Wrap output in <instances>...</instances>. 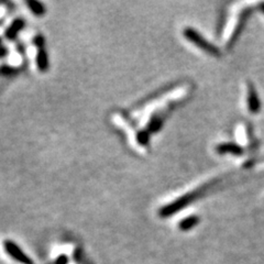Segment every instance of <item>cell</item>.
<instances>
[{"label": "cell", "instance_id": "1", "mask_svg": "<svg viewBox=\"0 0 264 264\" xmlns=\"http://www.w3.org/2000/svg\"><path fill=\"white\" fill-rule=\"evenodd\" d=\"M201 195H202V189H197V190H195V192H190L188 194L183 195V196L177 198L176 201L172 202L171 204L162 207L159 211L160 217L166 218V217H171V216H173L174 214H177L179 211L185 208V207H187L190 203H193L195 200H197Z\"/></svg>", "mask_w": 264, "mask_h": 264}, {"label": "cell", "instance_id": "2", "mask_svg": "<svg viewBox=\"0 0 264 264\" xmlns=\"http://www.w3.org/2000/svg\"><path fill=\"white\" fill-rule=\"evenodd\" d=\"M184 37L187 39L189 42H192L194 45L200 47L201 50L205 51L207 54L211 56H215V58H219L222 53H220L219 49L213 43H210L206 40V39L202 36L200 32H197L196 30L193 28H185L183 31Z\"/></svg>", "mask_w": 264, "mask_h": 264}, {"label": "cell", "instance_id": "3", "mask_svg": "<svg viewBox=\"0 0 264 264\" xmlns=\"http://www.w3.org/2000/svg\"><path fill=\"white\" fill-rule=\"evenodd\" d=\"M45 40L41 34H39L36 38H34V45L37 46L38 49V54H37V66L39 71L44 73L49 68V58H47V53L45 50Z\"/></svg>", "mask_w": 264, "mask_h": 264}, {"label": "cell", "instance_id": "4", "mask_svg": "<svg viewBox=\"0 0 264 264\" xmlns=\"http://www.w3.org/2000/svg\"><path fill=\"white\" fill-rule=\"evenodd\" d=\"M3 248H5L6 252L10 255V257L18 261L21 264H33L32 260L30 259L27 254H25L22 250H21L15 242L10 240H6L3 242Z\"/></svg>", "mask_w": 264, "mask_h": 264}, {"label": "cell", "instance_id": "5", "mask_svg": "<svg viewBox=\"0 0 264 264\" xmlns=\"http://www.w3.org/2000/svg\"><path fill=\"white\" fill-rule=\"evenodd\" d=\"M248 109L253 115H257L261 110V101L259 98L257 89L252 85H250L248 89Z\"/></svg>", "mask_w": 264, "mask_h": 264}, {"label": "cell", "instance_id": "6", "mask_svg": "<svg viewBox=\"0 0 264 264\" xmlns=\"http://www.w3.org/2000/svg\"><path fill=\"white\" fill-rule=\"evenodd\" d=\"M216 152L218 154H232V155H238V157H240V155L244 154V150L242 148L241 145L233 143V142H226V143H220L219 145H217V148H216Z\"/></svg>", "mask_w": 264, "mask_h": 264}, {"label": "cell", "instance_id": "7", "mask_svg": "<svg viewBox=\"0 0 264 264\" xmlns=\"http://www.w3.org/2000/svg\"><path fill=\"white\" fill-rule=\"evenodd\" d=\"M24 24L25 22L23 19H21V18L16 19L14 22L10 24V27L6 30L5 37L8 39V40H15L17 36H18V33L23 29Z\"/></svg>", "mask_w": 264, "mask_h": 264}, {"label": "cell", "instance_id": "8", "mask_svg": "<svg viewBox=\"0 0 264 264\" xmlns=\"http://www.w3.org/2000/svg\"><path fill=\"white\" fill-rule=\"evenodd\" d=\"M200 223V217L198 216H189L185 219L182 220L179 223V227L182 231H188L194 227H196Z\"/></svg>", "mask_w": 264, "mask_h": 264}, {"label": "cell", "instance_id": "9", "mask_svg": "<svg viewBox=\"0 0 264 264\" xmlns=\"http://www.w3.org/2000/svg\"><path fill=\"white\" fill-rule=\"evenodd\" d=\"M27 5L29 6L30 10L32 11L33 15L40 17L45 14V7L40 1H37V0H29Z\"/></svg>", "mask_w": 264, "mask_h": 264}, {"label": "cell", "instance_id": "10", "mask_svg": "<svg viewBox=\"0 0 264 264\" xmlns=\"http://www.w3.org/2000/svg\"><path fill=\"white\" fill-rule=\"evenodd\" d=\"M163 125V120L160 118L159 116H153L152 119L149 122V131L150 132H155L158 131V130L161 129V127Z\"/></svg>", "mask_w": 264, "mask_h": 264}, {"label": "cell", "instance_id": "11", "mask_svg": "<svg viewBox=\"0 0 264 264\" xmlns=\"http://www.w3.org/2000/svg\"><path fill=\"white\" fill-rule=\"evenodd\" d=\"M137 140L141 145H146L150 141V133L148 131H140L137 136Z\"/></svg>", "mask_w": 264, "mask_h": 264}, {"label": "cell", "instance_id": "12", "mask_svg": "<svg viewBox=\"0 0 264 264\" xmlns=\"http://www.w3.org/2000/svg\"><path fill=\"white\" fill-rule=\"evenodd\" d=\"M15 71L16 70H14V68H10L8 66H2V67H0V75H9Z\"/></svg>", "mask_w": 264, "mask_h": 264}, {"label": "cell", "instance_id": "13", "mask_svg": "<svg viewBox=\"0 0 264 264\" xmlns=\"http://www.w3.org/2000/svg\"><path fill=\"white\" fill-rule=\"evenodd\" d=\"M261 9H262V11L264 12V3H261Z\"/></svg>", "mask_w": 264, "mask_h": 264}]
</instances>
